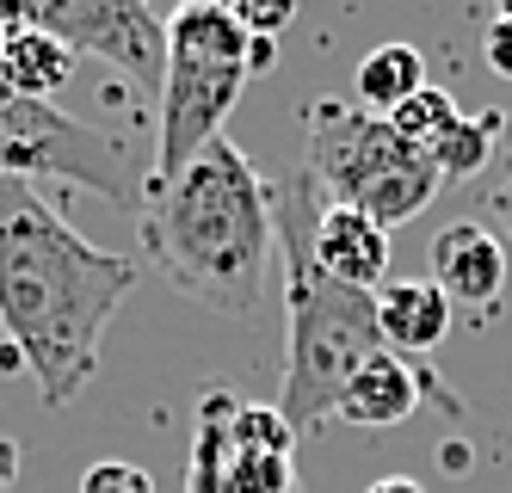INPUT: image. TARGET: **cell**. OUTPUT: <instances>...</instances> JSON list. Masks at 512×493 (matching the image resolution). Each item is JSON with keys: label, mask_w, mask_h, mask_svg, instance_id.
I'll return each instance as SVG.
<instances>
[{"label": "cell", "mask_w": 512, "mask_h": 493, "mask_svg": "<svg viewBox=\"0 0 512 493\" xmlns=\"http://www.w3.org/2000/svg\"><path fill=\"white\" fill-rule=\"evenodd\" d=\"M247 44L241 19L216 0H186L167 19V74H161V130L149 155V185L173 179L179 167H192L204 148L223 136L229 111L241 99L247 74Z\"/></svg>", "instance_id": "4"}, {"label": "cell", "mask_w": 512, "mask_h": 493, "mask_svg": "<svg viewBox=\"0 0 512 493\" xmlns=\"http://www.w3.org/2000/svg\"><path fill=\"white\" fill-rule=\"evenodd\" d=\"M142 265L210 315H253L266 290L272 241V185L229 136H216L192 167L149 185L136 210Z\"/></svg>", "instance_id": "2"}, {"label": "cell", "mask_w": 512, "mask_h": 493, "mask_svg": "<svg viewBox=\"0 0 512 493\" xmlns=\"http://www.w3.org/2000/svg\"><path fill=\"white\" fill-rule=\"evenodd\" d=\"M432 284L445 290L451 309H475L488 315L500 290H506V247L500 235H488L482 222H451L432 235Z\"/></svg>", "instance_id": "8"}, {"label": "cell", "mask_w": 512, "mask_h": 493, "mask_svg": "<svg viewBox=\"0 0 512 493\" xmlns=\"http://www.w3.org/2000/svg\"><path fill=\"white\" fill-rule=\"evenodd\" d=\"M321 204V185L309 173H290L284 185H272V241L284 259V389H278V413L284 426L309 438L334 420V401L352 376L371 364L383 346L377 327V296L334 284L309 253V222Z\"/></svg>", "instance_id": "3"}, {"label": "cell", "mask_w": 512, "mask_h": 493, "mask_svg": "<svg viewBox=\"0 0 512 493\" xmlns=\"http://www.w3.org/2000/svg\"><path fill=\"white\" fill-rule=\"evenodd\" d=\"M426 376L408 364V358H395V352H377L371 364H364L352 383L340 389L334 401V420L346 426H364V432H383V426H401L408 413L426 401Z\"/></svg>", "instance_id": "9"}, {"label": "cell", "mask_w": 512, "mask_h": 493, "mask_svg": "<svg viewBox=\"0 0 512 493\" xmlns=\"http://www.w3.org/2000/svg\"><path fill=\"white\" fill-rule=\"evenodd\" d=\"M309 253L315 265L334 284H352V290H383L389 284V235L377 229L364 210L352 204H315V222H309Z\"/></svg>", "instance_id": "7"}, {"label": "cell", "mask_w": 512, "mask_h": 493, "mask_svg": "<svg viewBox=\"0 0 512 493\" xmlns=\"http://www.w3.org/2000/svg\"><path fill=\"white\" fill-rule=\"evenodd\" d=\"M142 259L93 247L25 179H0V327L44 407H68L99 370V339Z\"/></svg>", "instance_id": "1"}, {"label": "cell", "mask_w": 512, "mask_h": 493, "mask_svg": "<svg viewBox=\"0 0 512 493\" xmlns=\"http://www.w3.org/2000/svg\"><path fill=\"white\" fill-rule=\"evenodd\" d=\"M0 179H68L87 185L93 198L118 204V210H142L149 198V173H142L118 142H105L99 130L75 124L62 105L50 99H7L0 105Z\"/></svg>", "instance_id": "5"}, {"label": "cell", "mask_w": 512, "mask_h": 493, "mask_svg": "<svg viewBox=\"0 0 512 493\" xmlns=\"http://www.w3.org/2000/svg\"><path fill=\"white\" fill-rule=\"evenodd\" d=\"M278 62V44H272V37H253V44H247V74H266Z\"/></svg>", "instance_id": "18"}, {"label": "cell", "mask_w": 512, "mask_h": 493, "mask_svg": "<svg viewBox=\"0 0 512 493\" xmlns=\"http://www.w3.org/2000/svg\"><path fill=\"white\" fill-rule=\"evenodd\" d=\"M364 493H426V487H420L414 475H389V481H371Z\"/></svg>", "instance_id": "19"}, {"label": "cell", "mask_w": 512, "mask_h": 493, "mask_svg": "<svg viewBox=\"0 0 512 493\" xmlns=\"http://www.w3.org/2000/svg\"><path fill=\"white\" fill-rule=\"evenodd\" d=\"M463 118V105L451 99V93H438L432 81L408 99V105H401V111H389V130L401 136V142H408V148H420V155H426V148L438 142V136H445L451 124Z\"/></svg>", "instance_id": "14"}, {"label": "cell", "mask_w": 512, "mask_h": 493, "mask_svg": "<svg viewBox=\"0 0 512 493\" xmlns=\"http://www.w3.org/2000/svg\"><path fill=\"white\" fill-rule=\"evenodd\" d=\"M19 469H25V450H19V438H0V493H13Z\"/></svg>", "instance_id": "17"}, {"label": "cell", "mask_w": 512, "mask_h": 493, "mask_svg": "<svg viewBox=\"0 0 512 493\" xmlns=\"http://www.w3.org/2000/svg\"><path fill=\"white\" fill-rule=\"evenodd\" d=\"M420 87H426V56L414 44H377L352 74V93H358L352 105L371 111V118H389V111H401Z\"/></svg>", "instance_id": "12"}, {"label": "cell", "mask_w": 512, "mask_h": 493, "mask_svg": "<svg viewBox=\"0 0 512 493\" xmlns=\"http://www.w3.org/2000/svg\"><path fill=\"white\" fill-rule=\"evenodd\" d=\"M377 327L395 358H426L451 333V302L432 278H395L377 290Z\"/></svg>", "instance_id": "10"}, {"label": "cell", "mask_w": 512, "mask_h": 493, "mask_svg": "<svg viewBox=\"0 0 512 493\" xmlns=\"http://www.w3.org/2000/svg\"><path fill=\"white\" fill-rule=\"evenodd\" d=\"M229 13L241 19L247 37H278L290 19H297V7H290V0H278V7H253V0H241V7H229Z\"/></svg>", "instance_id": "16"}, {"label": "cell", "mask_w": 512, "mask_h": 493, "mask_svg": "<svg viewBox=\"0 0 512 493\" xmlns=\"http://www.w3.org/2000/svg\"><path fill=\"white\" fill-rule=\"evenodd\" d=\"M0 81H7L19 99H50L75 81V50L62 37L38 31V25H19L13 37H0Z\"/></svg>", "instance_id": "11"}, {"label": "cell", "mask_w": 512, "mask_h": 493, "mask_svg": "<svg viewBox=\"0 0 512 493\" xmlns=\"http://www.w3.org/2000/svg\"><path fill=\"white\" fill-rule=\"evenodd\" d=\"M81 493H155V475L112 457V463H93V469L81 475Z\"/></svg>", "instance_id": "15"}, {"label": "cell", "mask_w": 512, "mask_h": 493, "mask_svg": "<svg viewBox=\"0 0 512 493\" xmlns=\"http://www.w3.org/2000/svg\"><path fill=\"white\" fill-rule=\"evenodd\" d=\"M31 25L62 37L68 50H87L99 62H112L124 81L155 87L167 74V19H155L142 0H50V7H31Z\"/></svg>", "instance_id": "6"}, {"label": "cell", "mask_w": 512, "mask_h": 493, "mask_svg": "<svg viewBox=\"0 0 512 493\" xmlns=\"http://www.w3.org/2000/svg\"><path fill=\"white\" fill-rule=\"evenodd\" d=\"M494 136H500V111H482V118H469V111H463V118L426 148V161L438 167V179H469V173L488 167Z\"/></svg>", "instance_id": "13"}]
</instances>
